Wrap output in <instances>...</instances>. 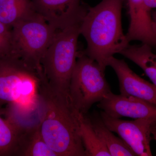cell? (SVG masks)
<instances>
[{
    "label": "cell",
    "mask_w": 156,
    "mask_h": 156,
    "mask_svg": "<svg viewBox=\"0 0 156 156\" xmlns=\"http://www.w3.org/2000/svg\"><path fill=\"white\" fill-rule=\"evenodd\" d=\"M40 95L39 125L47 144L57 156H87L80 135L81 114L69 98L54 91L44 79Z\"/></svg>",
    "instance_id": "1"
},
{
    "label": "cell",
    "mask_w": 156,
    "mask_h": 156,
    "mask_svg": "<svg viewBox=\"0 0 156 156\" xmlns=\"http://www.w3.org/2000/svg\"><path fill=\"white\" fill-rule=\"evenodd\" d=\"M123 1L102 0L87 9L81 22V34L87 43L85 53L105 70L109 59L130 43L122 26Z\"/></svg>",
    "instance_id": "2"
},
{
    "label": "cell",
    "mask_w": 156,
    "mask_h": 156,
    "mask_svg": "<svg viewBox=\"0 0 156 156\" xmlns=\"http://www.w3.org/2000/svg\"><path fill=\"white\" fill-rule=\"evenodd\" d=\"M42 76L15 56L0 57V111L6 106L24 121L38 112Z\"/></svg>",
    "instance_id": "3"
},
{
    "label": "cell",
    "mask_w": 156,
    "mask_h": 156,
    "mask_svg": "<svg viewBox=\"0 0 156 156\" xmlns=\"http://www.w3.org/2000/svg\"><path fill=\"white\" fill-rule=\"evenodd\" d=\"M82 19L56 31L41 61L44 78L48 85L69 98L71 79L79 55L78 40Z\"/></svg>",
    "instance_id": "4"
},
{
    "label": "cell",
    "mask_w": 156,
    "mask_h": 156,
    "mask_svg": "<svg viewBox=\"0 0 156 156\" xmlns=\"http://www.w3.org/2000/svg\"><path fill=\"white\" fill-rule=\"evenodd\" d=\"M11 27L10 55L43 73L42 57L57 30L34 10Z\"/></svg>",
    "instance_id": "5"
},
{
    "label": "cell",
    "mask_w": 156,
    "mask_h": 156,
    "mask_svg": "<svg viewBox=\"0 0 156 156\" xmlns=\"http://www.w3.org/2000/svg\"><path fill=\"white\" fill-rule=\"evenodd\" d=\"M105 71L85 53L78 55L70 83L69 96L73 105L81 114L87 115L94 104L111 92Z\"/></svg>",
    "instance_id": "6"
},
{
    "label": "cell",
    "mask_w": 156,
    "mask_h": 156,
    "mask_svg": "<svg viewBox=\"0 0 156 156\" xmlns=\"http://www.w3.org/2000/svg\"><path fill=\"white\" fill-rule=\"evenodd\" d=\"M100 116L112 132L119 134L136 156H151V127L156 119H138L125 121L108 116L101 111Z\"/></svg>",
    "instance_id": "7"
},
{
    "label": "cell",
    "mask_w": 156,
    "mask_h": 156,
    "mask_svg": "<svg viewBox=\"0 0 156 156\" xmlns=\"http://www.w3.org/2000/svg\"><path fill=\"white\" fill-rule=\"evenodd\" d=\"M34 10L56 30L81 20L87 11L80 0H31Z\"/></svg>",
    "instance_id": "8"
},
{
    "label": "cell",
    "mask_w": 156,
    "mask_h": 156,
    "mask_svg": "<svg viewBox=\"0 0 156 156\" xmlns=\"http://www.w3.org/2000/svg\"><path fill=\"white\" fill-rule=\"evenodd\" d=\"M97 107L116 119L124 117L156 119V106L133 96L116 95L111 92L99 101Z\"/></svg>",
    "instance_id": "9"
},
{
    "label": "cell",
    "mask_w": 156,
    "mask_h": 156,
    "mask_svg": "<svg viewBox=\"0 0 156 156\" xmlns=\"http://www.w3.org/2000/svg\"><path fill=\"white\" fill-rule=\"evenodd\" d=\"M108 66L114 69L119 83L121 94L133 96L156 106V86L142 79L123 59L112 57Z\"/></svg>",
    "instance_id": "10"
},
{
    "label": "cell",
    "mask_w": 156,
    "mask_h": 156,
    "mask_svg": "<svg viewBox=\"0 0 156 156\" xmlns=\"http://www.w3.org/2000/svg\"><path fill=\"white\" fill-rule=\"evenodd\" d=\"M130 24L126 34L128 41H137L156 46V35L152 25L151 10L146 7L144 0H127Z\"/></svg>",
    "instance_id": "11"
},
{
    "label": "cell",
    "mask_w": 156,
    "mask_h": 156,
    "mask_svg": "<svg viewBox=\"0 0 156 156\" xmlns=\"http://www.w3.org/2000/svg\"><path fill=\"white\" fill-rule=\"evenodd\" d=\"M15 156H57L43 138L39 122L20 131Z\"/></svg>",
    "instance_id": "12"
},
{
    "label": "cell",
    "mask_w": 156,
    "mask_h": 156,
    "mask_svg": "<svg viewBox=\"0 0 156 156\" xmlns=\"http://www.w3.org/2000/svg\"><path fill=\"white\" fill-rule=\"evenodd\" d=\"M152 47L144 43L129 44L120 54L141 68L156 86V53L153 52Z\"/></svg>",
    "instance_id": "13"
},
{
    "label": "cell",
    "mask_w": 156,
    "mask_h": 156,
    "mask_svg": "<svg viewBox=\"0 0 156 156\" xmlns=\"http://www.w3.org/2000/svg\"><path fill=\"white\" fill-rule=\"evenodd\" d=\"M89 118L92 127L106 146L111 156H136L122 139L113 134L112 131L102 121L100 114L95 113Z\"/></svg>",
    "instance_id": "14"
},
{
    "label": "cell",
    "mask_w": 156,
    "mask_h": 156,
    "mask_svg": "<svg viewBox=\"0 0 156 156\" xmlns=\"http://www.w3.org/2000/svg\"><path fill=\"white\" fill-rule=\"evenodd\" d=\"M80 132L87 156H111L106 146L95 132L89 117L81 114Z\"/></svg>",
    "instance_id": "15"
},
{
    "label": "cell",
    "mask_w": 156,
    "mask_h": 156,
    "mask_svg": "<svg viewBox=\"0 0 156 156\" xmlns=\"http://www.w3.org/2000/svg\"><path fill=\"white\" fill-rule=\"evenodd\" d=\"M33 10L31 0H0V20L10 27Z\"/></svg>",
    "instance_id": "16"
},
{
    "label": "cell",
    "mask_w": 156,
    "mask_h": 156,
    "mask_svg": "<svg viewBox=\"0 0 156 156\" xmlns=\"http://www.w3.org/2000/svg\"><path fill=\"white\" fill-rule=\"evenodd\" d=\"M21 130L0 114V156H15Z\"/></svg>",
    "instance_id": "17"
},
{
    "label": "cell",
    "mask_w": 156,
    "mask_h": 156,
    "mask_svg": "<svg viewBox=\"0 0 156 156\" xmlns=\"http://www.w3.org/2000/svg\"><path fill=\"white\" fill-rule=\"evenodd\" d=\"M10 27L0 20V57L10 55L11 33Z\"/></svg>",
    "instance_id": "18"
},
{
    "label": "cell",
    "mask_w": 156,
    "mask_h": 156,
    "mask_svg": "<svg viewBox=\"0 0 156 156\" xmlns=\"http://www.w3.org/2000/svg\"><path fill=\"white\" fill-rule=\"evenodd\" d=\"M144 5L149 10L156 8V0H144Z\"/></svg>",
    "instance_id": "19"
},
{
    "label": "cell",
    "mask_w": 156,
    "mask_h": 156,
    "mask_svg": "<svg viewBox=\"0 0 156 156\" xmlns=\"http://www.w3.org/2000/svg\"><path fill=\"white\" fill-rule=\"evenodd\" d=\"M152 25L154 32L156 35V11L151 12Z\"/></svg>",
    "instance_id": "20"
},
{
    "label": "cell",
    "mask_w": 156,
    "mask_h": 156,
    "mask_svg": "<svg viewBox=\"0 0 156 156\" xmlns=\"http://www.w3.org/2000/svg\"><path fill=\"white\" fill-rule=\"evenodd\" d=\"M151 134H152L154 138L156 140V121L152 125L151 127Z\"/></svg>",
    "instance_id": "21"
}]
</instances>
